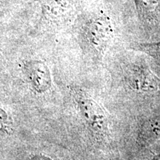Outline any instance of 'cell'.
Returning a JSON list of instances; mask_svg holds the SVG:
<instances>
[{
  "label": "cell",
  "mask_w": 160,
  "mask_h": 160,
  "mask_svg": "<svg viewBox=\"0 0 160 160\" xmlns=\"http://www.w3.org/2000/svg\"><path fill=\"white\" fill-rule=\"evenodd\" d=\"M79 109L84 119L91 128L101 137L109 134V120L107 113L94 100L81 98L79 100Z\"/></svg>",
  "instance_id": "6da1fadb"
},
{
  "label": "cell",
  "mask_w": 160,
  "mask_h": 160,
  "mask_svg": "<svg viewBox=\"0 0 160 160\" xmlns=\"http://www.w3.org/2000/svg\"><path fill=\"white\" fill-rule=\"evenodd\" d=\"M122 81L129 91L142 94H151L160 91V80L149 70L128 71Z\"/></svg>",
  "instance_id": "7a4b0ae2"
},
{
  "label": "cell",
  "mask_w": 160,
  "mask_h": 160,
  "mask_svg": "<svg viewBox=\"0 0 160 160\" xmlns=\"http://www.w3.org/2000/svg\"><path fill=\"white\" fill-rule=\"evenodd\" d=\"M26 72L36 91L42 93L51 87V73L48 66L42 62H30L26 65Z\"/></svg>",
  "instance_id": "3957f363"
},
{
  "label": "cell",
  "mask_w": 160,
  "mask_h": 160,
  "mask_svg": "<svg viewBox=\"0 0 160 160\" xmlns=\"http://www.w3.org/2000/svg\"><path fill=\"white\" fill-rule=\"evenodd\" d=\"M160 139V119L150 121L144 126L141 133V140L144 144L155 142Z\"/></svg>",
  "instance_id": "277c9868"
},
{
  "label": "cell",
  "mask_w": 160,
  "mask_h": 160,
  "mask_svg": "<svg viewBox=\"0 0 160 160\" xmlns=\"http://www.w3.org/2000/svg\"><path fill=\"white\" fill-rule=\"evenodd\" d=\"M2 110L0 109V130H2L7 125V116Z\"/></svg>",
  "instance_id": "5b68a950"
},
{
  "label": "cell",
  "mask_w": 160,
  "mask_h": 160,
  "mask_svg": "<svg viewBox=\"0 0 160 160\" xmlns=\"http://www.w3.org/2000/svg\"><path fill=\"white\" fill-rule=\"evenodd\" d=\"M30 160H51V159L48 157H42V156H37V157L31 158Z\"/></svg>",
  "instance_id": "8992f818"
},
{
  "label": "cell",
  "mask_w": 160,
  "mask_h": 160,
  "mask_svg": "<svg viewBox=\"0 0 160 160\" xmlns=\"http://www.w3.org/2000/svg\"><path fill=\"white\" fill-rule=\"evenodd\" d=\"M151 160H160V152L157 156H155V157H153Z\"/></svg>",
  "instance_id": "52a82bcc"
}]
</instances>
